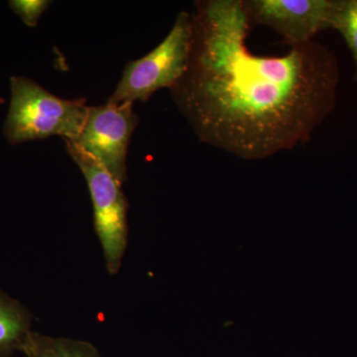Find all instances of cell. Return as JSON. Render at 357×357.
I'll use <instances>...</instances> for the list:
<instances>
[{
	"label": "cell",
	"instance_id": "cell-1",
	"mask_svg": "<svg viewBox=\"0 0 357 357\" xmlns=\"http://www.w3.org/2000/svg\"><path fill=\"white\" fill-rule=\"evenodd\" d=\"M185 76L172 89L181 114L206 144L262 160L311 141L337 105L335 56L312 41L283 56L249 50L243 0H204L192 13Z\"/></svg>",
	"mask_w": 357,
	"mask_h": 357
},
{
	"label": "cell",
	"instance_id": "cell-2",
	"mask_svg": "<svg viewBox=\"0 0 357 357\" xmlns=\"http://www.w3.org/2000/svg\"><path fill=\"white\" fill-rule=\"evenodd\" d=\"M11 98L4 134L10 144L58 135L75 140L88 116L86 100H63L33 79H10Z\"/></svg>",
	"mask_w": 357,
	"mask_h": 357
},
{
	"label": "cell",
	"instance_id": "cell-3",
	"mask_svg": "<svg viewBox=\"0 0 357 357\" xmlns=\"http://www.w3.org/2000/svg\"><path fill=\"white\" fill-rule=\"evenodd\" d=\"M192 14H178L170 33L144 57L129 62L107 102H147L158 89H172L185 76L192 48Z\"/></svg>",
	"mask_w": 357,
	"mask_h": 357
},
{
	"label": "cell",
	"instance_id": "cell-4",
	"mask_svg": "<svg viewBox=\"0 0 357 357\" xmlns=\"http://www.w3.org/2000/svg\"><path fill=\"white\" fill-rule=\"evenodd\" d=\"M66 148L81 169L88 183L93 206V223L102 245L107 272L112 276L121 270L128 244V203L122 184L72 140Z\"/></svg>",
	"mask_w": 357,
	"mask_h": 357
},
{
	"label": "cell",
	"instance_id": "cell-5",
	"mask_svg": "<svg viewBox=\"0 0 357 357\" xmlns=\"http://www.w3.org/2000/svg\"><path fill=\"white\" fill-rule=\"evenodd\" d=\"M133 103L89 107L88 116L75 144L105 167L123 185L128 178L129 141L138 124Z\"/></svg>",
	"mask_w": 357,
	"mask_h": 357
},
{
	"label": "cell",
	"instance_id": "cell-6",
	"mask_svg": "<svg viewBox=\"0 0 357 357\" xmlns=\"http://www.w3.org/2000/svg\"><path fill=\"white\" fill-rule=\"evenodd\" d=\"M335 0H243L249 24L272 28L289 46L307 43L331 28Z\"/></svg>",
	"mask_w": 357,
	"mask_h": 357
},
{
	"label": "cell",
	"instance_id": "cell-7",
	"mask_svg": "<svg viewBox=\"0 0 357 357\" xmlns=\"http://www.w3.org/2000/svg\"><path fill=\"white\" fill-rule=\"evenodd\" d=\"M32 323V312L0 290V357L22 352L33 333Z\"/></svg>",
	"mask_w": 357,
	"mask_h": 357
},
{
	"label": "cell",
	"instance_id": "cell-8",
	"mask_svg": "<svg viewBox=\"0 0 357 357\" xmlns=\"http://www.w3.org/2000/svg\"><path fill=\"white\" fill-rule=\"evenodd\" d=\"M26 357H102L86 340L55 337L33 332L22 351Z\"/></svg>",
	"mask_w": 357,
	"mask_h": 357
},
{
	"label": "cell",
	"instance_id": "cell-9",
	"mask_svg": "<svg viewBox=\"0 0 357 357\" xmlns=\"http://www.w3.org/2000/svg\"><path fill=\"white\" fill-rule=\"evenodd\" d=\"M331 28L344 37L356 63L354 81L357 82V0H335Z\"/></svg>",
	"mask_w": 357,
	"mask_h": 357
},
{
	"label": "cell",
	"instance_id": "cell-10",
	"mask_svg": "<svg viewBox=\"0 0 357 357\" xmlns=\"http://www.w3.org/2000/svg\"><path fill=\"white\" fill-rule=\"evenodd\" d=\"M51 3L48 0H11L9 6L20 16L25 25L35 27L38 24L42 14Z\"/></svg>",
	"mask_w": 357,
	"mask_h": 357
}]
</instances>
